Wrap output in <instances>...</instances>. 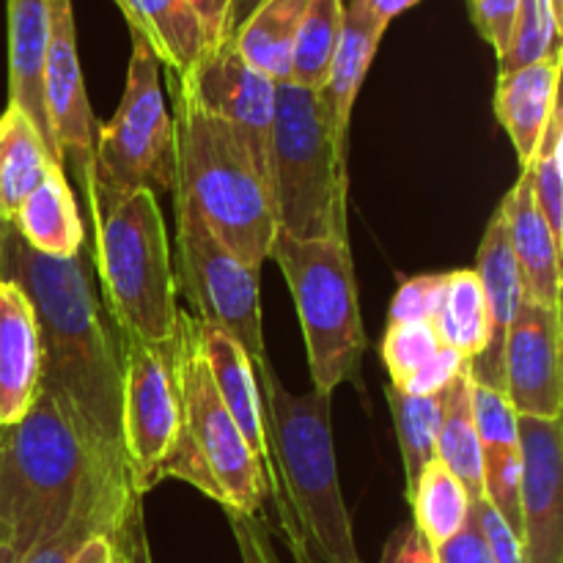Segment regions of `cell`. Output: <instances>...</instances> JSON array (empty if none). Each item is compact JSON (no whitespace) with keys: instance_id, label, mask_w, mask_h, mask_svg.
Wrapping results in <instances>:
<instances>
[{"instance_id":"obj_22","label":"cell","mask_w":563,"mask_h":563,"mask_svg":"<svg viewBox=\"0 0 563 563\" xmlns=\"http://www.w3.org/2000/svg\"><path fill=\"white\" fill-rule=\"evenodd\" d=\"M5 11H9V104H16L33 121L49 154L60 165L58 148L49 132L47 108H44L49 3L47 0H5Z\"/></svg>"},{"instance_id":"obj_35","label":"cell","mask_w":563,"mask_h":563,"mask_svg":"<svg viewBox=\"0 0 563 563\" xmlns=\"http://www.w3.org/2000/svg\"><path fill=\"white\" fill-rule=\"evenodd\" d=\"M561 33L563 25L550 0H522L509 47L498 58L500 71H515L561 53Z\"/></svg>"},{"instance_id":"obj_9","label":"cell","mask_w":563,"mask_h":563,"mask_svg":"<svg viewBox=\"0 0 563 563\" xmlns=\"http://www.w3.org/2000/svg\"><path fill=\"white\" fill-rule=\"evenodd\" d=\"M176 209V284L196 308V319L229 333L251 357L256 379L273 372L264 344L258 273L251 269L209 231L185 198L174 196Z\"/></svg>"},{"instance_id":"obj_16","label":"cell","mask_w":563,"mask_h":563,"mask_svg":"<svg viewBox=\"0 0 563 563\" xmlns=\"http://www.w3.org/2000/svg\"><path fill=\"white\" fill-rule=\"evenodd\" d=\"M471 405L478 429V445H482L484 500L520 537L522 449L517 412L504 390L478 383L471 385Z\"/></svg>"},{"instance_id":"obj_44","label":"cell","mask_w":563,"mask_h":563,"mask_svg":"<svg viewBox=\"0 0 563 563\" xmlns=\"http://www.w3.org/2000/svg\"><path fill=\"white\" fill-rule=\"evenodd\" d=\"M187 9L196 16L198 27H201V36L207 49L220 47L223 42H229L231 31V3L234 0H185Z\"/></svg>"},{"instance_id":"obj_27","label":"cell","mask_w":563,"mask_h":563,"mask_svg":"<svg viewBox=\"0 0 563 563\" xmlns=\"http://www.w3.org/2000/svg\"><path fill=\"white\" fill-rule=\"evenodd\" d=\"M53 165L58 163L33 121L16 104H9L0 115V223L14 220L16 209Z\"/></svg>"},{"instance_id":"obj_20","label":"cell","mask_w":563,"mask_h":563,"mask_svg":"<svg viewBox=\"0 0 563 563\" xmlns=\"http://www.w3.org/2000/svg\"><path fill=\"white\" fill-rule=\"evenodd\" d=\"M498 212L520 269L526 300L544 308H561V242L555 240L533 201L526 168H520V176L506 192Z\"/></svg>"},{"instance_id":"obj_25","label":"cell","mask_w":563,"mask_h":563,"mask_svg":"<svg viewBox=\"0 0 563 563\" xmlns=\"http://www.w3.org/2000/svg\"><path fill=\"white\" fill-rule=\"evenodd\" d=\"M137 498L130 487L124 484H108V482H93L91 487L82 493L80 504L71 511L69 520L49 533L47 539L36 544L31 553L22 559V563H71L77 559L88 539L108 533L113 537L115 528L132 509Z\"/></svg>"},{"instance_id":"obj_14","label":"cell","mask_w":563,"mask_h":563,"mask_svg":"<svg viewBox=\"0 0 563 563\" xmlns=\"http://www.w3.org/2000/svg\"><path fill=\"white\" fill-rule=\"evenodd\" d=\"M504 394L517 416L559 421L563 412L561 308L520 302L504 346Z\"/></svg>"},{"instance_id":"obj_31","label":"cell","mask_w":563,"mask_h":563,"mask_svg":"<svg viewBox=\"0 0 563 563\" xmlns=\"http://www.w3.org/2000/svg\"><path fill=\"white\" fill-rule=\"evenodd\" d=\"M412 506V526L434 550L456 537L471 517V498L460 478L440 460H432L407 495Z\"/></svg>"},{"instance_id":"obj_13","label":"cell","mask_w":563,"mask_h":563,"mask_svg":"<svg viewBox=\"0 0 563 563\" xmlns=\"http://www.w3.org/2000/svg\"><path fill=\"white\" fill-rule=\"evenodd\" d=\"M49 38L44 55V108L49 132L58 148L60 165H69L82 187V196L93 190V141L97 119L88 102L82 80L80 55H77L75 9L71 0H47Z\"/></svg>"},{"instance_id":"obj_18","label":"cell","mask_w":563,"mask_h":563,"mask_svg":"<svg viewBox=\"0 0 563 563\" xmlns=\"http://www.w3.org/2000/svg\"><path fill=\"white\" fill-rule=\"evenodd\" d=\"M42 390V335L25 291L0 278V429L25 418Z\"/></svg>"},{"instance_id":"obj_15","label":"cell","mask_w":563,"mask_h":563,"mask_svg":"<svg viewBox=\"0 0 563 563\" xmlns=\"http://www.w3.org/2000/svg\"><path fill=\"white\" fill-rule=\"evenodd\" d=\"M522 449L520 542L526 563H563V429L517 416Z\"/></svg>"},{"instance_id":"obj_2","label":"cell","mask_w":563,"mask_h":563,"mask_svg":"<svg viewBox=\"0 0 563 563\" xmlns=\"http://www.w3.org/2000/svg\"><path fill=\"white\" fill-rule=\"evenodd\" d=\"M267 418L278 526L295 563H363L335 465L330 399L291 394L275 372L258 377Z\"/></svg>"},{"instance_id":"obj_8","label":"cell","mask_w":563,"mask_h":563,"mask_svg":"<svg viewBox=\"0 0 563 563\" xmlns=\"http://www.w3.org/2000/svg\"><path fill=\"white\" fill-rule=\"evenodd\" d=\"M176 135L159 80V60L137 33L126 82L113 119L97 124L93 187L130 192L137 187L174 192Z\"/></svg>"},{"instance_id":"obj_38","label":"cell","mask_w":563,"mask_h":563,"mask_svg":"<svg viewBox=\"0 0 563 563\" xmlns=\"http://www.w3.org/2000/svg\"><path fill=\"white\" fill-rule=\"evenodd\" d=\"M467 3H471V16L478 33L500 58L511 42L522 0H467Z\"/></svg>"},{"instance_id":"obj_41","label":"cell","mask_w":563,"mask_h":563,"mask_svg":"<svg viewBox=\"0 0 563 563\" xmlns=\"http://www.w3.org/2000/svg\"><path fill=\"white\" fill-rule=\"evenodd\" d=\"M379 563H440L438 550L418 533L412 522L396 528L390 539L385 542Z\"/></svg>"},{"instance_id":"obj_30","label":"cell","mask_w":563,"mask_h":563,"mask_svg":"<svg viewBox=\"0 0 563 563\" xmlns=\"http://www.w3.org/2000/svg\"><path fill=\"white\" fill-rule=\"evenodd\" d=\"M440 344L460 352L467 363L476 361L489 344V313L476 269L445 273L443 300L432 319Z\"/></svg>"},{"instance_id":"obj_1","label":"cell","mask_w":563,"mask_h":563,"mask_svg":"<svg viewBox=\"0 0 563 563\" xmlns=\"http://www.w3.org/2000/svg\"><path fill=\"white\" fill-rule=\"evenodd\" d=\"M0 278L31 300L42 335V390L69 416L104 476L130 484L121 451V339L86 256L49 258L0 223Z\"/></svg>"},{"instance_id":"obj_47","label":"cell","mask_w":563,"mask_h":563,"mask_svg":"<svg viewBox=\"0 0 563 563\" xmlns=\"http://www.w3.org/2000/svg\"><path fill=\"white\" fill-rule=\"evenodd\" d=\"M262 3H264V0H234V3H231V22H229L231 36H234L236 27L245 22V16L253 14V11H256Z\"/></svg>"},{"instance_id":"obj_21","label":"cell","mask_w":563,"mask_h":563,"mask_svg":"<svg viewBox=\"0 0 563 563\" xmlns=\"http://www.w3.org/2000/svg\"><path fill=\"white\" fill-rule=\"evenodd\" d=\"M385 31H388V25L377 20L363 5V0H350V5H344V25H341L339 44H335L324 86L317 93L324 115H328L330 130L346 148H350L352 108H355L357 91H361L363 80L372 69V60L377 55Z\"/></svg>"},{"instance_id":"obj_7","label":"cell","mask_w":563,"mask_h":563,"mask_svg":"<svg viewBox=\"0 0 563 563\" xmlns=\"http://www.w3.org/2000/svg\"><path fill=\"white\" fill-rule=\"evenodd\" d=\"M269 258L278 262L295 300L313 390L333 396L339 385L357 379L366 352L350 240L302 242L275 234Z\"/></svg>"},{"instance_id":"obj_5","label":"cell","mask_w":563,"mask_h":563,"mask_svg":"<svg viewBox=\"0 0 563 563\" xmlns=\"http://www.w3.org/2000/svg\"><path fill=\"white\" fill-rule=\"evenodd\" d=\"M97 234V273L104 308L126 335L165 344L179 333L176 273L157 192L93 187L86 198Z\"/></svg>"},{"instance_id":"obj_42","label":"cell","mask_w":563,"mask_h":563,"mask_svg":"<svg viewBox=\"0 0 563 563\" xmlns=\"http://www.w3.org/2000/svg\"><path fill=\"white\" fill-rule=\"evenodd\" d=\"M113 544L126 563H154L152 548H148L146 517H143V500H135L121 526L115 528Z\"/></svg>"},{"instance_id":"obj_26","label":"cell","mask_w":563,"mask_h":563,"mask_svg":"<svg viewBox=\"0 0 563 563\" xmlns=\"http://www.w3.org/2000/svg\"><path fill=\"white\" fill-rule=\"evenodd\" d=\"M130 33L152 47L159 64H168L176 77L185 75L203 53L201 27L185 0H115Z\"/></svg>"},{"instance_id":"obj_39","label":"cell","mask_w":563,"mask_h":563,"mask_svg":"<svg viewBox=\"0 0 563 563\" xmlns=\"http://www.w3.org/2000/svg\"><path fill=\"white\" fill-rule=\"evenodd\" d=\"M465 368H467V361L460 355V352L440 344V350L434 352V355L429 357V361L423 363V366L418 368V372L412 374L399 390H405V394L410 396H438L443 394V390L451 385V379H454L456 374L465 372Z\"/></svg>"},{"instance_id":"obj_3","label":"cell","mask_w":563,"mask_h":563,"mask_svg":"<svg viewBox=\"0 0 563 563\" xmlns=\"http://www.w3.org/2000/svg\"><path fill=\"white\" fill-rule=\"evenodd\" d=\"M174 192L190 203L245 267L262 269L273 253V192L236 132L176 86Z\"/></svg>"},{"instance_id":"obj_33","label":"cell","mask_w":563,"mask_h":563,"mask_svg":"<svg viewBox=\"0 0 563 563\" xmlns=\"http://www.w3.org/2000/svg\"><path fill=\"white\" fill-rule=\"evenodd\" d=\"M385 396H388L390 412H394L401 462H405L407 495H410L418 473L429 462L438 460V434L440 421H443V405H440V394L410 396L405 390L394 388V385L385 388Z\"/></svg>"},{"instance_id":"obj_46","label":"cell","mask_w":563,"mask_h":563,"mask_svg":"<svg viewBox=\"0 0 563 563\" xmlns=\"http://www.w3.org/2000/svg\"><path fill=\"white\" fill-rule=\"evenodd\" d=\"M418 3H421V0H363V5H366L377 20H383L385 25H390L396 16L405 14L407 9H412V5Z\"/></svg>"},{"instance_id":"obj_36","label":"cell","mask_w":563,"mask_h":563,"mask_svg":"<svg viewBox=\"0 0 563 563\" xmlns=\"http://www.w3.org/2000/svg\"><path fill=\"white\" fill-rule=\"evenodd\" d=\"M438 350L440 339L429 322H388L379 344V357L390 385L401 388Z\"/></svg>"},{"instance_id":"obj_17","label":"cell","mask_w":563,"mask_h":563,"mask_svg":"<svg viewBox=\"0 0 563 563\" xmlns=\"http://www.w3.org/2000/svg\"><path fill=\"white\" fill-rule=\"evenodd\" d=\"M476 275L489 313V344L476 361L467 363V374H471L473 383L504 390L506 335H509L511 322H515L517 308L526 300V291H522L520 269H517L515 253H511L509 240H506V225L500 212L493 214L482 236Z\"/></svg>"},{"instance_id":"obj_40","label":"cell","mask_w":563,"mask_h":563,"mask_svg":"<svg viewBox=\"0 0 563 563\" xmlns=\"http://www.w3.org/2000/svg\"><path fill=\"white\" fill-rule=\"evenodd\" d=\"M229 517L231 533L240 548L242 563H284L275 550L273 533H269L267 522L262 515H225Z\"/></svg>"},{"instance_id":"obj_19","label":"cell","mask_w":563,"mask_h":563,"mask_svg":"<svg viewBox=\"0 0 563 563\" xmlns=\"http://www.w3.org/2000/svg\"><path fill=\"white\" fill-rule=\"evenodd\" d=\"M192 335L201 350L203 361H207L212 383L218 388L220 399H223L225 410L236 421L240 432L245 434L247 445H251L253 456L258 465L267 473V482H273V460H269V440H267V418H264V401L262 388H258L256 368H253L247 352L231 339L223 330L212 328V324L198 322L190 317Z\"/></svg>"},{"instance_id":"obj_28","label":"cell","mask_w":563,"mask_h":563,"mask_svg":"<svg viewBox=\"0 0 563 563\" xmlns=\"http://www.w3.org/2000/svg\"><path fill=\"white\" fill-rule=\"evenodd\" d=\"M308 0H264L234 31L236 53L269 80H289L291 49Z\"/></svg>"},{"instance_id":"obj_37","label":"cell","mask_w":563,"mask_h":563,"mask_svg":"<svg viewBox=\"0 0 563 563\" xmlns=\"http://www.w3.org/2000/svg\"><path fill=\"white\" fill-rule=\"evenodd\" d=\"M445 289V273L434 275H416L407 278L396 291L394 302H390L388 322H429L432 324L434 313H438L440 300H443Z\"/></svg>"},{"instance_id":"obj_24","label":"cell","mask_w":563,"mask_h":563,"mask_svg":"<svg viewBox=\"0 0 563 563\" xmlns=\"http://www.w3.org/2000/svg\"><path fill=\"white\" fill-rule=\"evenodd\" d=\"M11 225L22 236V242L42 256H80L82 245H86V229H82L75 192H71L60 165H53L44 174L36 190L16 209Z\"/></svg>"},{"instance_id":"obj_43","label":"cell","mask_w":563,"mask_h":563,"mask_svg":"<svg viewBox=\"0 0 563 563\" xmlns=\"http://www.w3.org/2000/svg\"><path fill=\"white\" fill-rule=\"evenodd\" d=\"M438 561L440 563H495L473 511L471 517H467L465 528H462L451 542H445L443 548H438Z\"/></svg>"},{"instance_id":"obj_23","label":"cell","mask_w":563,"mask_h":563,"mask_svg":"<svg viewBox=\"0 0 563 563\" xmlns=\"http://www.w3.org/2000/svg\"><path fill=\"white\" fill-rule=\"evenodd\" d=\"M561 53L515 71H500L495 86V115L517 148L520 168L531 163L555 108H559Z\"/></svg>"},{"instance_id":"obj_11","label":"cell","mask_w":563,"mask_h":563,"mask_svg":"<svg viewBox=\"0 0 563 563\" xmlns=\"http://www.w3.org/2000/svg\"><path fill=\"white\" fill-rule=\"evenodd\" d=\"M179 388L187 432L218 478L225 515H262L269 498L267 473L225 410L185 313L179 317Z\"/></svg>"},{"instance_id":"obj_49","label":"cell","mask_w":563,"mask_h":563,"mask_svg":"<svg viewBox=\"0 0 563 563\" xmlns=\"http://www.w3.org/2000/svg\"><path fill=\"white\" fill-rule=\"evenodd\" d=\"M113 548H115V544H113ZM115 563H126V559L119 553V550H115Z\"/></svg>"},{"instance_id":"obj_6","label":"cell","mask_w":563,"mask_h":563,"mask_svg":"<svg viewBox=\"0 0 563 563\" xmlns=\"http://www.w3.org/2000/svg\"><path fill=\"white\" fill-rule=\"evenodd\" d=\"M269 192L278 234L346 240V146L330 130L319 93L291 80L275 88Z\"/></svg>"},{"instance_id":"obj_48","label":"cell","mask_w":563,"mask_h":563,"mask_svg":"<svg viewBox=\"0 0 563 563\" xmlns=\"http://www.w3.org/2000/svg\"><path fill=\"white\" fill-rule=\"evenodd\" d=\"M550 3H553V11H555V16H559V20H561V25H563V0H550Z\"/></svg>"},{"instance_id":"obj_34","label":"cell","mask_w":563,"mask_h":563,"mask_svg":"<svg viewBox=\"0 0 563 563\" xmlns=\"http://www.w3.org/2000/svg\"><path fill=\"white\" fill-rule=\"evenodd\" d=\"M531 179L533 201L539 212L548 220L555 240H563V113L561 104L555 108L531 163L526 165Z\"/></svg>"},{"instance_id":"obj_45","label":"cell","mask_w":563,"mask_h":563,"mask_svg":"<svg viewBox=\"0 0 563 563\" xmlns=\"http://www.w3.org/2000/svg\"><path fill=\"white\" fill-rule=\"evenodd\" d=\"M71 563H115L113 537H108V533H99V537L88 539L86 548L77 553V559Z\"/></svg>"},{"instance_id":"obj_12","label":"cell","mask_w":563,"mask_h":563,"mask_svg":"<svg viewBox=\"0 0 563 563\" xmlns=\"http://www.w3.org/2000/svg\"><path fill=\"white\" fill-rule=\"evenodd\" d=\"M176 80L207 113H212L214 119L236 132V137L269 185V137H273L278 82L269 80L264 71L253 69L236 53L231 38L220 47L207 49Z\"/></svg>"},{"instance_id":"obj_32","label":"cell","mask_w":563,"mask_h":563,"mask_svg":"<svg viewBox=\"0 0 563 563\" xmlns=\"http://www.w3.org/2000/svg\"><path fill=\"white\" fill-rule=\"evenodd\" d=\"M341 25H344V0H308L291 49V82L308 91H319L324 86Z\"/></svg>"},{"instance_id":"obj_4","label":"cell","mask_w":563,"mask_h":563,"mask_svg":"<svg viewBox=\"0 0 563 563\" xmlns=\"http://www.w3.org/2000/svg\"><path fill=\"white\" fill-rule=\"evenodd\" d=\"M93 482L124 484L104 476L69 416L38 390L25 418L0 429V542L25 559L69 520Z\"/></svg>"},{"instance_id":"obj_10","label":"cell","mask_w":563,"mask_h":563,"mask_svg":"<svg viewBox=\"0 0 563 563\" xmlns=\"http://www.w3.org/2000/svg\"><path fill=\"white\" fill-rule=\"evenodd\" d=\"M121 339V451L130 487L146 498L163 478L165 460L185 432L179 388V333L165 344Z\"/></svg>"},{"instance_id":"obj_29","label":"cell","mask_w":563,"mask_h":563,"mask_svg":"<svg viewBox=\"0 0 563 563\" xmlns=\"http://www.w3.org/2000/svg\"><path fill=\"white\" fill-rule=\"evenodd\" d=\"M471 374L465 368L440 394L443 421H440L438 434V460L460 478L471 504H478V500H484V478L482 445H478V429L471 405Z\"/></svg>"}]
</instances>
